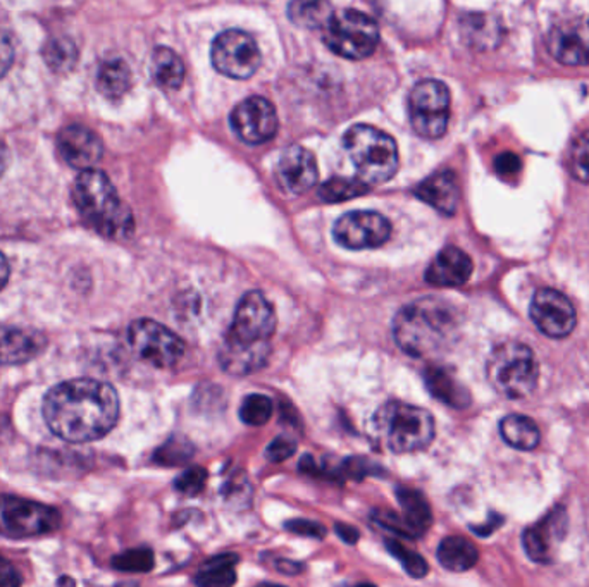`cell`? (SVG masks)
Here are the masks:
<instances>
[{
    "instance_id": "1",
    "label": "cell",
    "mask_w": 589,
    "mask_h": 587,
    "mask_svg": "<svg viewBox=\"0 0 589 587\" xmlns=\"http://www.w3.org/2000/svg\"><path fill=\"white\" fill-rule=\"evenodd\" d=\"M47 428L68 443H91L115 428L119 396L111 384L71 379L48 389L44 398Z\"/></svg>"
},
{
    "instance_id": "2",
    "label": "cell",
    "mask_w": 589,
    "mask_h": 587,
    "mask_svg": "<svg viewBox=\"0 0 589 587\" xmlns=\"http://www.w3.org/2000/svg\"><path fill=\"white\" fill-rule=\"evenodd\" d=\"M276 322V312L264 294H243L219 346L223 370L231 376H249L260 370L271 355Z\"/></svg>"
},
{
    "instance_id": "3",
    "label": "cell",
    "mask_w": 589,
    "mask_h": 587,
    "mask_svg": "<svg viewBox=\"0 0 589 587\" xmlns=\"http://www.w3.org/2000/svg\"><path fill=\"white\" fill-rule=\"evenodd\" d=\"M457 329V314L448 302L423 298L400 309L393 320V336L410 357H426L443 348Z\"/></svg>"
},
{
    "instance_id": "4",
    "label": "cell",
    "mask_w": 589,
    "mask_h": 587,
    "mask_svg": "<svg viewBox=\"0 0 589 587\" xmlns=\"http://www.w3.org/2000/svg\"><path fill=\"white\" fill-rule=\"evenodd\" d=\"M73 200L81 217L106 238H128L135 229L130 207L119 199L107 174L98 169L83 171L76 178Z\"/></svg>"
},
{
    "instance_id": "5",
    "label": "cell",
    "mask_w": 589,
    "mask_h": 587,
    "mask_svg": "<svg viewBox=\"0 0 589 587\" xmlns=\"http://www.w3.org/2000/svg\"><path fill=\"white\" fill-rule=\"evenodd\" d=\"M374 426L391 453L419 452L434 439V419L428 410L404 402H388L374 415Z\"/></svg>"
},
{
    "instance_id": "6",
    "label": "cell",
    "mask_w": 589,
    "mask_h": 587,
    "mask_svg": "<svg viewBox=\"0 0 589 587\" xmlns=\"http://www.w3.org/2000/svg\"><path fill=\"white\" fill-rule=\"evenodd\" d=\"M343 145L365 184H380L395 176L400 160L398 147L385 132L357 124L346 132Z\"/></svg>"
},
{
    "instance_id": "7",
    "label": "cell",
    "mask_w": 589,
    "mask_h": 587,
    "mask_svg": "<svg viewBox=\"0 0 589 587\" xmlns=\"http://www.w3.org/2000/svg\"><path fill=\"white\" fill-rule=\"evenodd\" d=\"M488 379L501 396L521 400L529 396L538 384L540 365L533 350L517 341L497 346L486 365Z\"/></svg>"
},
{
    "instance_id": "8",
    "label": "cell",
    "mask_w": 589,
    "mask_h": 587,
    "mask_svg": "<svg viewBox=\"0 0 589 587\" xmlns=\"http://www.w3.org/2000/svg\"><path fill=\"white\" fill-rule=\"evenodd\" d=\"M324 44L337 55L352 61L369 57L380 44L376 21L355 9L333 14L324 24Z\"/></svg>"
},
{
    "instance_id": "9",
    "label": "cell",
    "mask_w": 589,
    "mask_h": 587,
    "mask_svg": "<svg viewBox=\"0 0 589 587\" xmlns=\"http://www.w3.org/2000/svg\"><path fill=\"white\" fill-rule=\"evenodd\" d=\"M61 512L38 501L0 495V536L26 540L55 532L61 527Z\"/></svg>"
},
{
    "instance_id": "10",
    "label": "cell",
    "mask_w": 589,
    "mask_h": 587,
    "mask_svg": "<svg viewBox=\"0 0 589 587\" xmlns=\"http://www.w3.org/2000/svg\"><path fill=\"white\" fill-rule=\"evenodd\" d=\"M408 115L417 135L438 140L447 133L450 121V91L438 80L417 83L408 97Z\"/></svg>"
},
{
    "instance_id": "11",
    "label": "cell",
    "mask_w": 589,
    "mask_h": 587,
    "mask_svg": "<svg viewBox=\"0 0 589 587\" xmlns=\"http://www.w3.org/2000/svg\"><path fill=\"white\" fill-rule=\"evenodd\" d=\"M128 339L136 357L158 369L176 365L184 353L183 339L150 319L135 320L128 329Z\"/></svg>"
},
{
    "instance_id": "12",
    "label": "cell",
    "mask_w": 589,
    "mask_h": 587,
    "mask_svg": "<svg viewBox=\"0 0 589 587\" xmlns=\"http://www.w3.org/2000/svg\"><path fill=\"white\" fill-rule=\"evenodd\" d=\"M210 61L221 74L233 80H247L257 72L262 55L257 42L240 30L223 31L212 44Z\"/></svg>"
},
{
    "instance_id": "13",
    "label": "cell",
    "mask_w": 589,
    "mask_h": 587,
    "mask_svg": "<svg viewBox=\"0 0 589 587\" xmlns=\"http://www.w3.org/2000/svg\"><path fill=\"white\" fill-rule=\"evenodd\" d=\"M333 233L335 240L345 249H378L388 242L391 226L385 216L378 212L355 210L341 216Z\"/></svg>"
},
{
    "instance_id": "14",
    "label": "cell",
    "mask_w": 589,
    "mask_h": 587,
    "mask_svg": "<svg viewBox=\"0 0 589 587\" xmlns=\"http://www.w3.org/2000/svg\"><path fill=\"white\" fill-rule=\"evenodd\" d=\"M231 130L242 141L260 145L277 133V114L269 100L262 97H249L240 102L229 115Z\"/></svg>"
},
{
    "instance_id": "15",
    "label": "cell",
    "mask_w": 589,
    "mask_h": 587,
    "mask_svg": "<svg viewBox=\"0 0 589 587\" xmlns=\"http://www.w3.org/2000/svg\"><path fill=\"white\" fill-rule=\"evenodd\" d=\"M529 314L534 326L550 338H566L577 324V316L570 300L566 294L551 288H543L534 294Z\"/></svg>"
},
{
    "instance_id": "16",
    "label": "cell",
    "mask_w": 589,
    "mask_h": 587,
    "mask_svg": "<svg viewBox=\"0 0 589 587\" xmlns=\"http://www.w3.org/2000/svg\"><path fill=\"white\" fill-rule=\"evenodd\" d=\"M568 527V517L562 506L553 508L543 519L527 527L522 534L525 555L536 564H550L564 541Z\"/></svg>"
},
{
    "instance_id": "17",
    "label": "cell",
    "mask_w": 589,
    "mask_h": 587,
    "mask_svg": "<svg viewBox=\"0 0 589 587\" xmlns=\"http://www.w3.org/2000/svg\"><path fill=\"white\" fill-rule=\"evenodd\" d=\"M548 50L560 64L589 66V16L557 24L550 31Z\"/></svg>"
},
{
    "instance_id": "18",
    "label": "cell",
    "mask_w": 589,
    "mask_h": 587,
    "mask_svg": "<svg viewBox=\"0 0 589 587\" xmlns=\"http://www.w3.org/2000/svg\"><path fill=\"white\" fill-rule=\"evenodd\" d=\"M318 178V160L312 152L300 145L288 147L276 166L277 184L290 195L305 193L316 184Z\"/></svg>"
},
{
    "instance_id": "19",
    "label": "cell",
    "mask_w": 589,
    "mask_h": 587,
    "mask_svg": "<svg viewBox=\"0 0 589 587\" xmlns=\"http://www.w3.org/2000/svg\"><path fill=\"white\" fill-rule=\"evenodd\" d=\"M57 149L71 167L89 171L104 154L102 140L83 124H71L57 136Z\"/></svg>"
},
{
    "instance_id": "20",
    "label": "cell",
    "mask_w": 589,
    "mask_h": 587,
    "mask_svg": "<svg viewBox=\"0 0 589 587\" xmlns=\"http://www.w3.org/2000/svg\"><path fill=\"white\" fill-rule=\"evenodd\" d=\"M47 346V338L37 329L0 328V365H21L37 359Z\"/></svg>"
},
{
    "instance_id": "21",
    "label": "cell",
    "mask_w": 589,
    "mask_h": 587,
    "mask_svg": "<svg viewBox=\"0 0 589 587\" xmlns=\"http://www.w3.org/2000/svg\"><path fill=\"white\" fill-rule=\"evenodd\" d=\"M473 269V260L464 250L447 247L431 262L426 271V281L432 286L457 288L469 281Z\"/></svg>"
},
{
    "instance_id": "22",
    "label": "cell",
    "mask_w": 589,
    "mask_h": 587,
    "mask_svg": "<svg viewBox=\"0 0 589 587\" xmlns=\"http://www.w3.org/2000/svg\"><path fill=\"white\" fill-rule=\"evenodd\" d=\"M415 195L447 216H454L460 200L458 183L452 171H441L423 181L417 186Z\"/></svg>"
},
{
    "instance_id": "23",
    "label": "cell",
    "mask_w": 589,
    "mask_h": 587,
    "mask_svg": "<svg viewBox=\"0 0 589 587\" xmlns=\"http://www.w3.org/2000/svg\"><path fill=\"white\" fill-rule=\"evenodd\" d=\"M424 383L431 395L448 407L467 408L471 405V395L467 387L445 367H428L424 372Z\"/></svg>"
},
{
    "instance_id": "24",
    "label": "cell",
    "mask_w": 589,
    "mask_h": 587,
    "mask_svg": "<svg viewBox=\"0 0 589 587\" xmlns=\"http://www.w3.org/2000/svg\"><path fill=\"white\" fill-rule=\"evenodd\" d=\"M397 499L402 510V520L405 522L412 538H421L428 532L432 523L430 501L419 489L408 486H397Z\"/></svg>"
},
{
    "instance_id": "25",
    "label": "cell",
    "mask_w": 589,
    "mask_h": 587,
    "mask_svg": "<svg viewBox=\"0 0 589 587\" xmlns=\"http://www.w3.org/2000/svg\"><path fill=\"white\" fill-rule=\"evenodd\" d=\"M499 434L508 447H512L514 450H521V452H531V450L538 448V445L542 441V434H540V428L536 426V422L525 415H519V413H512V415H507L501 419Z\"/></svg>"
},
{
    "instance_id": "26",
    "label": "cell",
    "mask_w": 589,
    "mask_h": 587,
    "mask_svg": "<svg viewBox=\"0 0 589 587\" xmlns=\"http://www.w3.org/2000/svg\"><path fill=\"white\" fill-rule=\"evenodd\" d=\"M438 562L450 572H467L479 560V551L473 542L462 536H448L438 546Z\"/></svg>"
},
{
    "instance_id": "27",
    "label": "cell",
    "mask_w": 589,
    "mask_h": 587,
    "mask_svg": "<svg viewBox=\"0 0 589 587\" xmlns=\"http://www.w3.org/2000/svg\"><path fill=\"white\" fill-rule=\"evenodd\" d=\"M240 557L235 553L218 555L205 562L193 577L197 587H233L236 583V565Z\"/></svg>"
},
{
    "instance_id": "28",
    "label": "cell",
    "mask_w": 589,
    "mask_h": 587,
    "mask_svg": "<svg viewBox=\"0 0 589 587\" xmlns=\"http://www.w3.org/2000/svg\"><path fill=\"white\" fill-rule=\"evenodd\" d=\"M150 68H152V78L160 89L176 90L182 87L186 71L180 55L175 50L167 47H158L154 50Z\"/></svg>"
},
{
    "instance_id": "29",
    "label": "cell",
    "mask_w": 589,
    "mask_h": 587,
    "mask_svg": "<svg viewBox=\"0 0 589 587\" xmlns=\"http://www.w3.org/2000/svg\"><path fill=\"white\" fill-rule=\"evenodd\" d=\"M132 87V71L123 59L106 61L97 74V90L107 98H119Z\"/></svg>"
},
{
    "instance_id": "30",
    "label": "cell",
    "mask_w": 589,
    "mask_h": 587,
    "mask_svg": "<svg viewBox=\"0 0 589 587\" xmlns=\"http://www.w3.org/2000/svg\"><path fill=\"white\" fill-rule=\"evenodd\" d=\"M42 55L54 72H68L78 61V47L69 37H54L42 48Z\"/></svg>"
},
{
    "instance_id": "31",
    "label": "cell",
    "mask_w": 589,
    "mask_h": 587,
    "mask_svg": "<svg viewBox=\"0 0 589 587\" xmlns=\"http://www.w3.org/2000/svg\"><path fill=\"white\" fill-rule=\"evenodd\" d=\"M195 456V447L184 436H171L152 455V462L160 467H182Z\"/></svg>"
},
{
    "instance_id": "32",
    "label": "cell",
    "mask_w": 589,
    "mask_h": 587,
    "mask_svg": "<svg viewBox=\"0 0 589 587\" xmlns=\"http://www.w3.org/2000/svg\"><path fill=\"white\" fill-rule=\"evenodd\" d=\"M367 191H369V184H365L363 181L331 178L320 186L319 197L326 202H345V200L365 195Z\"/></svg>"
},
{
    "instance_id": "33",
    "label": "cell",
    "mask_w": 589,
    "mask_h": 587,
    "mask_svg": "<svg viewBox=\"0 0 589 587\" xmlns=\"http://www.w3.org/2000/svg\"><path fill=\"white\" fill-rule=\"evenodd\" d=\"M156 557L150 548H135L123 551L115 555L111 562V566L117 572H128V574H147L154 568Z\"/></svg>"
},
{
    "instance_id": "34",
    "label": "cell",
    "mask_w": 589,
    "mask_h": 587,
    "mask_svg": "<svg viewBox=\"0 0 589 587\" xmlns=\"http://www.w3.org/2000/svg\"><path fill=\"white\" fill-rule=\"evenodd\" d=\"M288 14H290V20L294 23L300 24V26H309V28L326 24L328 20L333 16L331 14V5L324 4V2H314V4L294 2L288 7Z\"/></svg>"
},
{
    "instance_id": "35",
    "label": "cell",
    "mask_w": 589,
    "mask_h": 587,
    "mask_svg": "<svg viewBox=\"0 0 589 587\" xmlns=\"http://www.w3.org/2000/svg\"><path fill=\"white\" fill-rule=\"evenodd\" d=\"M272 412H274V405H272L271 398H268L266 395H249L243 400L238 415L243 424L260 428L269 422Z\"/></svg>"
},
{
    "instance_id": "36",
    "label": "cell",
    "mask_w": 589,
    "mask_h": 587,
    "mask_svg": "<svg viewBox=\"0 0 589 587\" xmlns=\"http://www.w3.org/2000/svg\"><path fill=\"white\" fill-rule=\"evenodd\" d=\"M386 549L400 562L404 566V570L407 572L410 577L414 579H421L426 577L430 572V565L428 562L415 551H412L405 544H402L397 540H386Z\"/></svg>"
},
{
    "instance_id": "37",
    "label": "cell",
    "mask_w": 589,
    "mask_h": 587,
    "mask_svg": "<svg viewBox=\"0 0 589 587\" xmlns=\"http://www.w3.org/2000/svg\"><path fill=\"white\" fill-rule=\"evenodd\" d=\"M568 164L576 180L589 183V130L574 141Z\"/></svg>"
},
{
    "instance_id": "38",
    "label": "cell",
    "mask_w": 589,
    "mask_h": 587,
    "mask_svg": "<svg viewBox=\"0 0 589 587\" xmlns=\"http://www.w3.org/2000/svg\"><path fill=\"white\" fill-rule=\"evenodd\" d=\"M221 493H223L227 505H235L236 508H243V506H249L253 489H252V484H250L247 475L242 472V474L231 475L227 479L226 484L223 486Z\"/></svg>"
},
{
    "instance_id": "39",
    "label": "cell",
    "mask_w": 589,
    "mask_h": 587,
    "mask_svg": "<svg viewBox=\"0 0 589 587\" xmlns=\"http://www.w3.org/2000/svg\"><path fill=\"white\" fill-rule=\"evenodd\" d=\"M209 479V472L204 467H190L175 479V488L178 493L184 497H197L204 491L205 484Z\"/></svg>"
},
{
    "instance_id": "40",
    "label": "cell",
    "mask_w": 589,
    "mask_h": 587,
    "mask_svg": "<svg viewBox=\"0 0 589 587\" xmlns=\"http://www.w3.org/2000/svg\"><path fill=\"white\" fill-rule=\"evenodd\" d=\"M380 467H376L371 460L363 458V456H350L345 458L338 465V474H340L341 482L346 479L352 481H363L369 475L380 474Z\"/></svg>"
},
{
    "instance_id": "41",
    "label": "cell",
    "mask_w": 589,
    "mask_h": 587,
    "mask_svg": "<svg viewBox=\"0 0 589 587\" xmlns=\"http://www.w3.org/2000/svg\"><path fill=\"white\" fill-rule=\"evenodd\" d=\"M294 452H296V441L294 438L283 434V436L274 438L268 445L266 458L272 464H281V462L288 460L290 456H294Z\"/></svg>"
},
{
    "instance_id": "42",
    "label": "cell",
    "mask_w": 589,
    "mask_h": 587,
    "mask_svg": "<svg viewBox=\"0 0 589 587\" xmlns=\"http://www.w3.org/2000/svg\"><path fill=\"white\" fill-rule=\"evenodd\" d=\"M285 529L294 532L296 536L312 538V540H322L326 536V527L316 520L294 519L285 522Z\"/></svg>"
},
{
    "instance_id": "43",
    "label": "cell",
    "mask_w": 589,
    "mask_h": 587,
    "mask_svg": "<svg viewBox=\"0 0 589 587\" xmlns=\"http://www.w3.org/2000/svg\"><path fill=\"white\" fill-rule=\"evenodd\" d=\"M372 520L376 523H380L381 527H385L386 531H393V532L400 534L402 538L414 540L402 517L397 515V514H393V512H389V510H374L372 512Z\"/></svg>"
},
{
    "instance_id": "44",
    "label": "cell",
    "mask_w": 589,
    "mask_h": 587,
    "mask_svg": "<svg viewBox=\"0 0 589 587\" xmlns=\"http://www.w3.org/2000/svg\"><path fill=\"white\" fill-rule=\"evenodd\" d=\"M14 63V42L7 30L0 28V78L11 69Z\"/></svg>"
},
{
    "instance_id": "45",
    "label": "cell",
    "mask_w": 589,
    "mask_h": 587,
    "mask_svg": "<svg viewBox=\"0 0 589 587\" xmlns=\"http://www.w3.org/2000/svg\"><path fill=\"white\" fill-rule=\"evenodd\" d=\"M495 169H497L499 176L510 178V176H514V174L519 173V169H521V158L517 157L516 154H512V152H505V154H501L495 160Z\"/></svg>"
},
{
    "instance_id": "46",
    "label": "cell",
    "mask_w": 589,
    "mask_h": 587,
    "mask_svg": "<svg viewBox=\"0 0 589 587\" xmlns=\"http://www.w3.org/2000/svg\"><path fill=\"white\" fill-rule=\"evenodd\" d=\"M23 577L14 568V565L0 555V587H21Z\"/></svg>"
},
{
    "instance_id": "47",
    "label": "cell",
    "mask_w": 589,
    "mask_h": 587,
    "mask_svg": "<svg viewBox=\"0 0 589 587\" xmlns=\"http://www.w3.org/2000/svg\"><path fill=\"white\" fill-rule=\"evenodd\" d=\"M335 532L340 538L341 541L346 544H355L361 540V532L357 527L350 525V523H343V522H337L335 523Z\"/></svg>"
},
{
    "instance_id": "48",
    "label": "cell",
    "mask_w": 589,
    "mask_h": 587,
    "mask_svg": "<svg viewBox=\"0 0 589 587\" xmlns=\"http://www.w3.org/2000/svg\"><path fill=\"white\" fill-rule=\"evenodd\" d=\"M503 522H505V519H503L501 515L491 514V515L488 517V522H486V523H482V525H471V529H473V532L477 534V536L486 538V536H490L491 532H495L499 525H503Z\"/></svg>"
},
{
    "instance_id": "49",
    "label": "cell",
    "mask_w": 589,
    "mask_h": 587,
    "mask_svg": "<svg viewBox=\"0 0 589 587\" xmlns=\"http://www.w3.org/2000/svg\"><path fill=\"white\" fill-rule=\"evenodd\" d=\"M276 568L285 574V575H298L305 570L303 564H298V562H294V560H288V558H279L276 562Z\"/></svg>"
},
{
    "instance_id": "50",
    "label": "cell",
    "mask_w": 589,
    "mask_h": 587,
    "mask_svg": "<svg viewBox=\"0 0 589 587\" xmlns=\"http://www.w3.org/2000/svg\"><path fill=\"white\" fill-rule=\"evenodd\" d=\"M279 419H281L285 424H290L292 428L300 424V422H298V417H296V412H294V408L292 407V405H285V407L281 408V412H279Z\"/></svg>"
},
{
    "instance_id": "51",
    "label": "cell",
    "mask_w": 589,
    "mask_h": 587,
    "mask_svg": "<svg viewBox=\"0 0 589 587\" xmlns=\"http://www.w3.org/2000/svg\"><path fill=\"white\" fill-rule=\"evenodd\" d=\"M9 274H11L9 262H7L5 255L0 251V290L7 285V281H9Z\"/></svg>"
},
{
    "instance_id": "52",
    "label": "cell",
    "mask_w": 589,
    "mask_h": 587,
    "mask_svg": "<svg viewBox=\"0 0 589 587\" xmlns=\"http://www.w3.org/2000/svg\"><path fill=\"white\" fill-rule=\"evenodd\" d=\"M11 162V154H9V149L5 147L4 141H0V178L4 176V173L7 171V166Z\"/></svg>"
},
{
    "instance_id": "53",
    "label": "cell",
    "mask_w": 589,
    "mask_h": 587,
    "mask_svg": "<svg viewBox=\"0 0 589 587\" xmlns=\"http://www.w3.org/2000/svg\"><path fill=\"white\" fill-rule=\"evenodd\" d=\"M57 587H76V583H74L73 577L63 575V577L57 581Z\"/></svg>"
},
{
    "instance_id": "54",
    "label": "cell",
    "mask_w": 589,
    "mask_h": 587,
    "mask_svg": "<svg viewBox=\"0 0 589 587\" xmlns=\"http://www.w3.org/2000/svg\"><path fill=\"white\" fill-rule=\"evenodd\" d=\"M257 587H286V586H281V584H276V583H262V584H259Z\"/></svg>"
},
{
    "instance_id": "55",
    "label": "cell",
    "mask_w": 589,
    "mask_h": 587,
    "mask_svg": "<svg viewBox=\"0 0 589 587\" xmlns=\"http://www.w3.org/2000/svg\"><path fill=\"white\" fill-rule=\"evenodd\" d=\"M115 587H138L136 583H119Z\"/></svg>"
},
{
    "instance_id": "56",
    "label": "cell",
    "mask_w": 589,
    "mask_h": 587,
    "mask_svg": "<svg viewBox=\"0 0 589 587\" xmlns=\"http://www.w3.org/2000/svg\"><path fill=\"white\" fill-rule=\"evenodd\" d=\"M355 587H378L374 586V584H371V583H363V584H357Z\"/></svg>"
}]
</instances>
